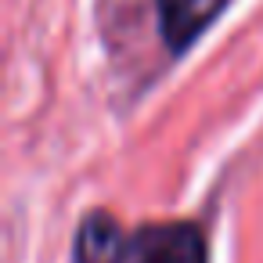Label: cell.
<instances>
[{
	"mask_svg": "<svg viewBox=\"0 0 263 263\" xmlns=\"http://www.w3.org/2000/svg\"><path fill=\"white\" fill-rule=\"evenodd\" d=\"M130 263H205V241L191 223H152L134 234Z\"/></svg>",
	"mask_w": 263,
	"mask_h": 263,
	"instance_id": "6da1fadb",
	"label": "cell"
},
{
	"mask_svg": "<svg viewBox=\"0 0 263 263\" xmlns=\"http://www.w3.org/2000/svg\"><path fill=\"white\" fill-rule=\"evenodd\" d=\"M227 0H159V29L173 54H180L220 11Z\"/></svg>",
	"mask_w": 263,
	"mask_h": 263,
	"instance_id": "7a4b0ae2",
	"label": "cell"
},
{
	"mask_svg": "<svg viewBox=\"0 0 263 263\" xmlns=\"http://www.w3.org/2000/svg\"><path fill=\"white\" fill-rule=\"evenodd\" d=\"M130 241L108 213H90L76 234V263H126Z\"/></svg>",
	"mask_w": 263,
	"mask_h": 263,
	"instance_id": "3957f363",
	"label": "cell"
}]
</instances>
